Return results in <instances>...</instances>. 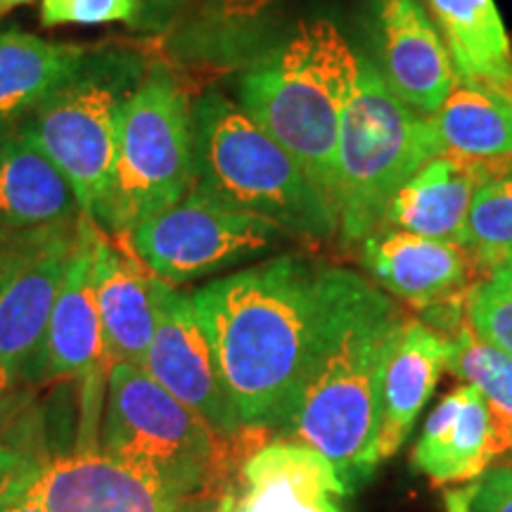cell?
<instances>
[{"instance_id": "cell-32", "label": "cell", "mask_w": 512, "mask_h": 512, "mask_svg": "<svg viewBox=\"0 0 512 512\" xmlns=\"http://www.w3.org/2000/svg\"><path fill=\"white\" fill-rule=\"evenodd\" d=\"M273 3L275 0H211L209 17L221 29L245 27L247 22L264 15Z\"/></svg>"}, {"instance_id": "cell-10", "label": "cell", "mask_w": 512, "mask_h": 512, "mask_svg": "<svg viewBox=\"0 0 512 512\" xmlns=\"http://www.w3.org/2000/svg\"><path fill=\"white\" fill-rule=\"evenodd\" d=\"M22 498L46 512H204L209 503L126 463L98 444L55 453Z\"/></svg>"}, {"instance_id": "cell-34", "label": "cell", "mask_w": 512, "mask_h": 512, "mask_svg": "<svg viewBox=\"0 0 512 512\" xmlns=\"http://www.w3.org/2000/svg\"><path fill=\"white\" fill-rule=\"evenodd\" d=\"M444 512H472L467 489H448L444 494Z\"/></svg>"}, {"instance_id": "cell-28", "label": "cell", "mask_w": 512, "mask_h": 512, "mask_svg": "<svg viewBox=\"0 0 512 512\" xmlns=\"http://www.w3.org/2000/svg\"><path fill=\"white\" fill-rule=\"evenodd\" d=\"M465 320L479 337L512 354V290L494 278L467 287Z\"/></svg>"}, {"instance_id": "cell-30", "label": "cell", "mask_w": 512, "mask_h": 512, "mask_svg": "<svg viewBox=\"0 0 512 512\" xmlns=\"http://www.w3.org/2000/svg\"><path fill=\"white\" fill-rule=\"evenodd\" d=\"M467 494L472 512H512V467H489Z\"/></svg>"}, {"instance_id": "cell-11", "label": "cell", "mask_w": 512, "mask_h": 512, "mask_svg": "<svg viewBox=\"0 0 512 512\" xmlns=\"http://www.w3.org/2000/svg\"><path fill=\"white\" fill-rule=\"evenodd\" d=\"M143 370L169 394L185 403L223 439H238L242 425L223 387L214 349L197 316L192 292L164 283L159 287L157 328Z\"/></svg>"}, {"instance_id": "cell-14", "label": "cell", "mask_w": 512, "mask_h": 512, "mask_svg": "<svg viewBox=\"0 0 512 512\" xmlns=\"http://www.w3.org/2000/svg\"><path fill=\"white\" fill-rule=\"evenodd\" d=\"M93 287L105 330L107 361L143 368L157 328L162 278L147 268L124 240L93 221Z\"/></svg>"}, {"instance_id": "cell-9", "label": "cell", "mask_w": 512, "mask_h": 512, "mask_svg": "<svg viewBox=\"0 0 512 512\" xmlns=\"http://www.w3.org/2000/svg\"><path fill=\"white\" fill-rule=\"evenodd\" d=\"M285 238L290 235L275 223L190 190L119 240L157 278L178 287L256 259Z\"/></svg>"}, {"instance_id": "cell-37", "label": "cell", "mask_w": 512, "mask_h": 512, "mask_svg": "<svg viewBox=\"0 0 512 512\" xmlns=\"http://www.w3.org/2000/svg\"><path fill=\"white\" fill-rule=\"evenodd\" d=\"M3 512H46V510H43L41 505H36L34 501H29V498H19L15 505H10V508Z\"/></svg>"}, {"instance_id": "cell-8", "label": "cell", "mask_w": 512, "mask_h": 512, "mask_svg": "<svg viewBox=\"0 0 512 512\" xmlns=\"http://www.w3.org/2000/svg\"><path fill=\"white\" fill-rule=\"evenodd\" d=\"M228 441L143 368L112 363L107 370L98 439L102 451L209 503L228 479Z\"/></svg>"}, {"instance_id": "cell-26", "label": "cell", "mask_w": 512, "mask_h": 512, "mask_svg": "<svg viewBox=\"0 0 512 512\" xmlns=\"http://www.w3.org/2000/svg\"><path fill=\"white\" fill-rule=\"evenodd\" d=\"M463 247L489 275L512 259V159L494 164L479 185L465 223Z\"/></svg>"}, {"instance_id": "cell-39", "label": "cell", "mask_w": 512, "mask_h": 512, "mask_svg": "<svg viewBox=\"0 0 512 512\" xmlns=\"http://www.w3.org/2000/svg\"><path fill=\"white\" fill-rule=\"evenodd\" d=\"M204 512H211V510H204Z\"/></svg>"}, {"instance_id": "cell-1", "label": "cell", "mask_w": 512, "mask_h": 512, "mask_svg": "<svg viewBox=\"0 0 512 512\" xmlns=\"http://www.w3.org/2000/svg\"><path fill=\"white\" fill-rule=\"evenodd\" d=\"M328 264L280 254L192 292L242 425L278 430L316 339Z\"/></svg>"}, {"instance_id": "cell-27", "label": "cell", "mask_w": 512, "mask_h": 512, "mask_svg": "<svg viewBox=\"0 0 512 512\" xmlns=\"http://www.w3.org/2000/svg\"><path fill=\"white\" fill-rule=\"evenodd\" d=\"M53 456L43 408L0 439V512L27 494Z\"/></svg>"}, {"instance_id": "cell-17", "label": "cell", "mask_w": 512, "mask_h": 512, "mask_svg": "<svg viewBox=\"0 0 512 512\" xmlns=\"http://www.w3.org/2000/svg\"><path fill=\"white\" fill-rule=\"evenodd\" d=\"M361 252L375 283L418 309L463 292L470 275L465 247L406 230L377 228L361 240Z\"/></svg>"}, {"instance_id": "cell-20", "label": "cell", "mask_w": 512, "mask_h": 512, "mask_svg": "<svg viewBox=\"0 0 512 512\" xmlns=\"http://www.w3.org/2000/svg\"><path fill=\"white\" fill-rule=\"evenodd\" d=\"M413 467L434 486L475 482L494 463V434L482 396L470 384L451 389L422 425Z\"/></svg>"}, {"instance_id": "cell-4", "label": "cell", "mask_w": 512, "mask_h": 512, "mask_svg": "<svg viewBox=\"0 0 512 512\" xmlns=\"http://www.w3.org/2000/svg\"><path fill=\"white\" fill-rule=\"evenodd\" d=\"M192 188L283 228L290 238L328 240L337 214L304 169L221 93L192 105Z\"/></svg>"}, {"instance_id": "cell-22", "label": "cell", "mask_w": 512, "mask_h": 512, "mask_svg": "<svg viewBox=\"0 0 512 512\" xmlns=\"http://www.w3.org/2000/svg\"><path fill=\"white\" fill-rule=\"evenodd\" d=\"M91 48L27 34L0 31V133L12 131L67 83Z\"/></svg>"}, {"instance_id": "cell-12", "label": "cell", "mask_w": 512, "mask_h": 512, "mask_svg": "<svg viewBox=\"0 0 512 512\" xmlns=\"http://www.w3.org/2000/svg\"><path fill=\"white\" fill-rule=\"evenodd\" d=\"M368 57L396 98L434 117L456 86L451 55L418 0H368Z\"/></svg>"}, {"instance_id": "cell-6", "label": "cell", "mask_w": 512, "mask_h": 512, "mask_svg": "<svg viewBox=\"0 0 512 512\" xmlns=\"http://www.w3.org/2000/svg\"><path fill=\"white\" fill-rule=\"evenodd\" d=\"M147 64L126 48H91L67 83L17 128L72 185L83 214L95 219L110 188L121 107Z\"/></svg>"}, {"instance_id": "cell-23", "label": "cell", "mask_w": 512, "mask_h": 512, "mask_svg": "<svg viewBox=\"0 0 512 512\" xmlns=\"http://www.w3.org/2000/svg\"><path fill=\"white\" fill-rule=\"evenodd\" d=\"M434 124L448 155L482 164L512 159V93L503 88L458 79Z\"/></svg>"}, {"instance_id": "cell-33", "label": "cell", "mask_w": 512, "mask_h": 512, "mask_svg": "<svg viewBox=\"0 0 512 512\" xmlns=\"http://www.w3.org/2000/svg\"><path fill=\"white\" fill-rule=\"evenodd\" d=\"M190 0H140L136 27L159 31L169 27V22L181 12Z\"/></svg>"}, {"instance_id": "cell-16", "label": "cell", "mask_w": 512, "mask_h": 512, "mask_svg": "<svg viewBox=\"0 0 512 512\" xmlns=\"http://www.w3.org/2000/svg\"><path fill=\"white\" fill-rule=\"evenodd\" d=\"M93 219L83 214L72 264L50 311L36 384L53 380H91L102 368L110 370L105 330L93 287Z\"/></svg>"}, {"instance_id": "cell-24", "label": "cell", "mask_w": 512, "mask_h": 512, "mask_svg": "<svg viewBox=\"0 0 512 512\" xmlns=\"http://www.w3.org/2000/svg\"><path fill=\"white\" fill-rule=\"evenodd\" d=\"M458 79L512 93V43L496 0H427Z\"/></svg>"}, {"instance_id": "cell-38", "label": "cell", "mask_w": 512, "mask_h": 512, "mask_svg": "<svg viewBox=\"0 0 512 512\" xmlns=\"http://www.w3.org/2000/svg\"><path fill=\"white\" fill-rule=\"evenodd\" d=\"M34 3V0H0V17L5 15V12H10L12 8H19V5H29Z\"/></svg>"}, {"instance_id": "cell-7", "label": "cell", "mask_w": 512, "mask_h": 512, "mask_svg": "<svg viewBox=\"0 0 512 512\" xmlns=\"http://www.w3.org/2000/svg\"><path fill=\"white\" fill-rule=\"evenodd\" d=\"M192 178L190 98L164 64H152L121 107L112 181L93 221L126 238L147 216L183 200Z\"/></svg>"}, {"instance_id": "cell-2", "label": "cell", "mask_w": 512, "mask_h": 512, "mask_svg": "<svg viewBox=\"0 0 512 512\" xmlns=\"http://www.w3.org/2000/svg\"><path fill=\"white\" fill-rule=\"evenodd\" d=\"M403 313L380 287L328 266L316 339L278 434L332 460L349 491L373 475L382 380Z\"/></svg>"}, {"instance_id": "cell-36", "label": "cell", "mask_w": 512, "mask_h": 512, "mask_svg": "<svg viewBox=\"0 0 512 512\" xmlns=\"http://www.w3.org/2000/svg\"><path fill=\"white\" fill-rule=\"evenodd\" d=\"M489 278H494L496 283H501L503 287H508V290H512V259L505 261L501 268H496V271L491 273Z\"/></svg>"}, {"instance_id": "cell-29", "label": "cell", "mask_w": 512, "mask_h": 512, "mask_svg": "<svg viewBox=\"0 0 512 512\" xmlns=\"http://www.w3.org/2000/svg\"><path fill=\"white\" fill-rule=\"evenodd\" d=\"M140 0H43V27H95V24H136Z\"/></svg>"}, {"instance_id": "cell-15", "label": "cell", "mask_w": 512, "mask_h": 512, "mask_svg": "<svg viewBox=\"0 0 512 512\" xmlns=\"http://www.w3.org/2000/svg\"><path fill=\"white\" fill-rule=\"evenodd\" d=\"M81 221V219H79ZM79 221L57 226L0 287V361L36 384L43 335L79 240Z\"/></svg>"}, {"instance_id": "cell-3", "label": "cell", "mask_w": 512, "mask_h": 512, "mask_svg": "<svg viewBox=\"0 0 512 512\" xmlns=\"http://www.w3.org/2000/svg\"><path fill=\"white\" fill-rule=\"evenodd\" d=\"M358 53L330 19L302 22L240 79V107L335 209L337 143Z\"/></svg>"}, {"instance_id": "cell-35", "label": "cell", "mask_w": 512, "mask_h": 512, "mask_svg": "<svg viewBox=\"0 0 512 512\" xmlns=\"http://www.w3.org/2000/svg\"><path fill=\"white\" fill-rule=\"evenodd\" d=\"M22 384H27L22 380V375H19L12 366H8L5 361H0V394L12 392V389L22 387Z\"/></svg>"}, {"instance_id": "cell-19", "label": "cell", "mask_w": 512, "mask_h": 512, "mask_svg": "<svg viewBox=\"0 0 512 512\" xmlns=\"http://www.w3.org/2000/svg\"><path fill=\"white\" fill-rule=\"evenodd\" d=\"M491 169L448 152L430 159L396 190L382 226L463 247L472 200Z\"/></svg>"}, {"instance_id": "cell-13", "label": "cell", "mask_w": 512, "mask_h": 512, "mask_svg": "<svg viewBox=\"0 0 512 512\" xmlns=\"http://www.w3.org/2000/svg\"><path fill=\"white\" fill-rule=\"evenodd\" d=\"M349 486L332 460L297 441L254 448L240 465V489L226 491L211 512H342Z\"/></svg>"}, {"instance_id": "cell-18", "label": "cell", "mask_w": 512, "mask_h": 512, "mask_svg": "<svg viewBox=\"0 0 512 512\" xmlns=\"http://www.w3.org/2000/svg\"><path fill=\"white\" fill-rule=\"evenodd\" d=\"M451 356V337L422 320H406L387 361L382 380L380 430L375 437L373 463H387L411 437L425 403L432 399Z\"/></svg>"}, {"instance_id": "cell-5", "label": "cell", "mask_w": 512, "mask_h": 512, "mask_svg": "<svg viewBox=\"0 0 512 512\" xmlns=\"http://www.w3.org/2000/svg\"><path fill=\"white\" fill-rule=\"evenodd\" d=\"M439 155L444 143L434 117L396 98L368 55L358 53L337 143L335 214L344 238L361 242L380 228L396 190Z\"/></svg>"}, {"instance_id": "cell-25", "label": "cell", "mask_w": 512, "mask_h": 512, "mask_svg": "<svg viewBox=\"0 0 512 512\" xmlns=\"http://www.w3.org/2000/svg\"><path fill=\"white\" fill-rule=\"evenodd\" d=\"M446 373L456 375L482 396L491 418L494 456L512 451V354L479 337L467 320L451 335Z\"/></svg>"}, {"instance_id": "cell-21", "label": "cell", "mask_w": 512, "mask_h": 512, "mask_svg": "<svg viewBox=\"0 0 512 512\" xmlns=\"http://www.w3.org/2000/svg\"><path fill=\"white\" fill-rule=\"evenodd\" d=\"M83 216L72 185L19 128L0 133V228L72 226Z\"/></svg>"}, {"instance_id": "cell-31", "label": "cell", "mask_w": 512, "mask_h": 512, "mask_svg": "<svg viewBox=\"0 0 512 512\" xmlns=\"http://www.w3.org/2000/svg\"><path fill=\"white\" fill-rule=\"evenodd\" d=\"M41 411L38 384H22L12 392L0 394V439L17 430L24 420Z\"/></svg>"}]
</instances>
